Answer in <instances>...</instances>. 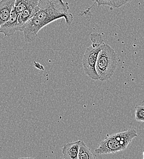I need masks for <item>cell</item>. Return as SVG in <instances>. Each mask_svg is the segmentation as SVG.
Returning a JSON list of instances; mask_svg holds the SVG:
<instances>
[{
	"label": "cell",
	"instance_id": "cell-10",
	"mask_svg": "<svg viewBox=\"0 0 144 159\" xmlns=\"http://www.w3.org/2000/svg\"><path fill=\"white\" fill-rule=\"evenodd\" d=\"M97 157L94 154L91 149L87 146L84 141L80 140L78 154V159H94Z\"/></svg>",
	"mask_w": 144,
	"mask_h": 159
},
{
	"label": "cell",
	"instance_id": "cell-3",
	"mask_svg": "<svg viewBox=\"0 0 144 159\" xmlns=\"http://www.w3.org/2000/svg\"><path fill=\"white\" fill-rule=\"evenodd\" d=\"M101 48L102 45H91L86 50L82 57V67L84 73L87 76L93 80H99L96 70V64Z\"/></svg>",
	"mask_w": 144,
	"mask_h": 159
},
{
	"label": "cell",
	"instance_id": "cell-7",
	"mask_svg": "<svg viewBox=\"0 0 144 159\" xmlns=\"http://www.w3.org/2000/svg\"><path fill=\"white\" fill-rule=\"evenodd\" d=\"M113 134L116 139L119 141L124 150L127 148V146L130 144L132 140L136 138L137 135V131L135 129H129Z\"/></svg>",
	"mask_w": 144,
	"mask_h": 159
},
{
	"label": "cell",
	"instance_id": "cell-14",
	"mask_svg": "<svg viewBox=\"0 0 144 159\" xmlns=\"http://www.w3.org/2000/svg\"><path fill=\"white\" fill-rule=\"evenodd\" d=\"M96 2L98 6L102 5H106L114 8V0H92Z\"/></svg>",
	"mask_w": 144,
	"mask_h": 159
},
{
	"label": "cell",
	"instance_id": "cell-9",
	"mask_svg": "<svg viewBox=\"0 0 144 159\" xmlns=\"http://www.w3.org/2000/svg\"><path fill=\"white\" fill-rule=\"evenodd\" d=\"M38 2V0L32 2L26 9H25L23 11H22L20 13L18 14V23L21 29V28L34 15L36 11V8Z\"/></svg>",
	"mask_w": 144,
	"mask_h": 159
},
{
	"label": "cell",
	"instance_id": "cell-5",
	"mask_svg": "<svg viewBox=\"0 0 144 159\" xmlns=\"http://www.w3.org/2000/svg\"><path fill=\"white\" fill-rule=\"evenodd\" d=\"M20 29L18 23V13L13 8L9 19L0 26V34H3L6 37H10L17 31H20Z\"/></svg>",
	"mask_w": 144,
	"mask_h": 159
},
{
	"label": "cell",
	"instance_id": "cell-15",
	"mask_svg": "<svg viewBox=\"0 0 144 159\" xmlns=\"http://www.w3.org/2000/svg\"><path fill=\"white\" fill-rule=\"evenodd\" d=\"M131 0H114V8H120Z\"/></svg>",
	"mask_w": 144,
	"mask_h": 159
},
{
	"label": "cell",
	"instance_id": "cell-13",
	"mask_svg": "<svg viewBox=\"0 0 144 159\" xmlns=\"http://www.w3.org/2000/svg\"><path fill=\"white\" fill-rule=\"evenodd\" d=\"M135 119L139 122H144V106L137 105L136 107Z\"/></svg>",
	"mask_w": 144,
	"mask_h": 159
},
{
	"label": "cell",
	"instance_id": "cell-6",
	"mask_svg": "<svg viewBox=\"0 0 144 159\" xmlns=\"http://www.w3.org/2000/svg\"><path fill=\"white\" fill-rule=\"evenodd\" d=\"M80 142V140H78L63 144L62 148V152L64 159H78Z\"/></svg>",
	"mask_w": 144,
	"mask_h": 159
},
{
	"label": "cell",
	"instance_id": "cell-4",
	"mask_svg": "<svg viewBox=\"0 0 144 159\" xmlns=\"http://www.w3.org/2000/svg\"><path fill=\"white\" fill-rule=\"evenodd\" d=\"M123 150V147L114 134H108L106 138L101 142L99 146L94 150V152L96 154L102 155L115 154Z\"/></svg>",
	"mask_w": 144,
	"mask_h": 159
},
{
	"label": "cell",
	"instance_id": "cell-12",
	"mask_svg": "<svg viewBox=\"0 0 144 159\" xmlns=\"http://www.w3.org/2000/svg\"><path fill=\"white\" fill-rule=\"evenodd\" d=\"M90 39L92 41V45H101L103 43L102 36L99 33H93L90 35Z\"/></svg>",
	"mask_w": 144,
	"mask_h": 159
},
{
	"label": "cell",
	"instance_id": "cell-1",
	"mask_svg": "<svg viewBox=\"0 0 144 159\" xmlns=\"http://www.w3.org/2000/svg\"><path fill=\"white\" fill-rule=\"evenodd\" d=\"M69 9L68 2L63 0H38L34 15L21 28L25 42H33L41 29L54 21L64 19L67 25H72L73 16Z\"/></svg>",
	"mask_w": 144,
	"mask_h": 159
},
{
	"label": "cell",
	"instance_id": "cell-11",
	"mask_svg": "<svg viewBox=\"0 0 144 159\" xmlns=\"http://www.w3.org/2000/svg\"><path fill=\"white\" fill-rule=\"evenodd\" d=\"M38 0H15L13 8L19 14L26 9L30 4Z\"/></svg>",
	"mask_w": 144,
	"mask_h": 159
},
{
	"label": "cell",
	"instance_id": "cell-8",
	"mask_svg": "<svg viewBox=\"0 0 144 159\" xmlns=\"http://www.w3.org/2000/svg\"><path fill=\"white\" fill-rule=\"evenodd\" d=\"M14 2L15 0L0 1V26L9 19Z\"/></svg>",
	"mask_w": 144,
	"mask_h": 159
},
{
	"label": "cell",
	"instance_id": "cell-2",
	"mask_svg": "<svg viewBox=\"0 0 144 159\" xmlns=\"http://www.w3.org/2000/svg\"><path fill=\"white\" fill-rule=\"evenodd\" d=\"M117 62V55L114 49L103 43L96 64V70L100 81H107L111 79L115 73Z\"/></svg>",
	"mask_w": 144,
	"mask_h": 159
}]
</instances>
